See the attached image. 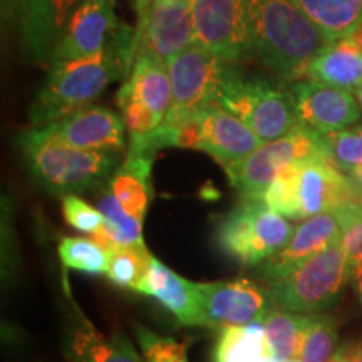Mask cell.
Listing matches in <instances>:
<instances>
[{
    "label": "cell",
    "instance_id": "20",
    "mask_svg": "<svg viewBox=\"0 0 362 362\" xmlns=\"http://www.w3.org/2000/svg\"><path fill=\"white\" fill-rule=\"evenodd\" d=\"M116 99L143 104L163 124L171 106V79L166 61L155 56H136Z\"/></svg>",
    "mask_w": 362,
    "mask_h": 362
},
{
    "label": "cell",
    "instance_id": "43",
    "mask_svg": "<svg viewBox=\"0 0 362 362\" xmlns=\"http://www.w3.org/2000/svg\"><path fill=\"white\" fill-rule=\"evenodd\" d=\"M327 362H341V354H339V351L336 352V354H334L332 359H329Z\"/></svg>",
    "mask_w": 362,
    "mask_h": 362
},
{
    "label": "cell",
    "instance_id": "18",
    "mask_svg": "<svg viewBox=\"0 0 362 362\" xmlns=\"http://www.w3.org/2000/svg\"><path fill=\"white\" fill-rule=\"evenodd\" d=\"M79 0H24L21 8V39L34 62H51Z\"/></svg>",
    "mask_w": 362,
    "mask_h": 362
},
{
    "label": "cell",
    "instance_id": "33",
    "mask_svg": "<svg viewBox=\"0 0 362 362\" xmlns=\"http://www.w3.org/2000/svg\"><path fill=\"white\" fill-rule=\"evenodd\" d=\"M62 215L66 223L78 232L94 235L104 223V215L99 208L90 206L88 202L78 194H66L62 197Z\"/></svg>",
    "mask_w": 362,
    "mask_h": 362
},
{
    "label": "cell",
    "instance_id": "9",
    "mask_svg": "<svg viewBox=\"0 0 362 362\" xmlns=\"http://www.w3.org/2000/svg\"><path fill=\"white\" fill-rule=\"evenodd\" d=\"M309 160H330L327 138L325 133L298 123L282 138L262 144L255 153L225 171L240 200H262L280 173Z\"/></svg>",
    "mask_w": 362,
    "mask_h": 362
},
{
    "label": "cell",
    "instance_id": "3",
    "mask_svg": "<svg viewBox=\"0 0 362 362\" xmlns=\"http://www.w3.org/2000/svg\"><path fill=\"white\" fill-rule=\"evenodd\" d=\"M17 146L33 178L61 197L101 187L117 170L116 153L74 148L54 138L45 126L22 131Z\"/></svg>",
    "mask_w": 362,
    "mask_h": 362
},
{
    "label": "cell",
    "instance_id": "38",
    "mask_svg": "<svg viewBox=\"0 0 362 362\" xmlns=\"http://www.w3.org/2000/svg\"><path fill=\"white\" fill-rule=\"evenodd\" d=\"M22 4H24V0H2L4 19H12L16 13L19 16Z\"/></svg>",
    "mask_w": 362,
    "mask_h": 362
},
{
    "label": "cell",
    "instance_id": "22",
    "mask_svg": "<svg viewBox=\"0 0 362 362\" xmlns=\"http://www.w3.org/2000/svg\"><path fill=\"white\" fill-rule=\"evenodd\" d=\"M153 160L155 158L143 153L128 151L124 163L111 176L107 187L126 214L139 221H144L153 200Z\"/></svg>",
    "mask_w": 362,
    "mask_h": 362
},
{
    "label": "cell",
    "instance_id": "32",
    "mask_svg": "<svg viewBox=\"0 0 362 362\" xmlns=\"http://www.w3.org/2000/svg\"><path fill=\"white\" fill-rule=\"evenodd\" d=\"M341 220L342 247L347 253L351 267L362 264V203H344L334 210Z\"/></svg>",
    "mask_w": 362,
    "mask_h": 362
},
{
    "label": "cell",
    "instance_id": "24",
    "mask_svg": "<svg viewBox=\"0 0 362 362\" xmlns=\"http://www.w3.org/2000/svg\"><path fill=\"white\" fill-rule=\"evenodd\" d=\"M214 362H270L272 354L267 342L264 324L225 327L216 339Z\"/></svg>",
    "mask_w": 362,
    "mask_h": 362
},
{
    "label": "cell",
    "instance_id": "27",
    "mask_svg": "<svg viewBox=\"0 0 362 362\" xmlns=\"http://www.w3.org/2000/svg\"><path fill=\"white\" fill-rule=\"evenodd\" d=\"M59 259L67 270L86 275H106L111 253L93 238L66 237L59 243Z\"/></svg>",
    "mask_w": 362,
    "mask_h": 362
},
{
    "label": "cell",
    "instance_id": "31",
    "mask_svg": "<svg viewBox=\"0 0 362 362\" xmlns=\"http://www.w3.org/2000/svg\"><path fill=\"white\" fill-rule=\"evenodd\" d=\"M144 362H188L187 346L171 337L160 336L143 325H136Z\"/></svg>",
    "mask_w": 362,
    "mask_h": 362
},
{
    "label": "cell",
    "instance_id": "26",
    "mask_svg": "<svg viewBox=\"0 0 362 362\" xmlns=\"http://www.w3.org/2000/svg\"><path fill=\"white\" fill-rule=\"evenodd\" d=\"M330 40L344 39L362 22V0H292Z\"/></svg>",
    "mask_w": 362,
    "mask_h": 362
},
{
    "label": "cell",
    "instance_id": "16",
    "mask_svg": "<svg viewBox=\"0 0 362 362\" xmlns=\"http://www.w3.org/2000/svg\"><path fill=\"white\" fill-rule=\"evenodd\" d=\"M54 138L79 149L119 153L126 146L123 116L103 106H90L44 124Z\"/></svg>",
    "mask_w": 362,
    "mask_h": 362
},
{
    "label": "cell",
    "instance_id": "30",
    "mask_svg": "<svg viewBox=\"0 0 362 362\" xmlns=\"http://www.w3.org/2000/svg\"><path fill=\"white\" fill-rule=\"evenodd\" d=\"M327 148L330 161L342 173L349 175L351 171L362 166V124H354L336 133H327Z\"/></svg>",
    "mask_w": 362,
    "mask_h": 362
},
{
    "label": "cell",
    "instance_id": "35",
    "mask_svg": "<svg viewBox=\"0 0 362 362\" xmlns=\"http://www.w3.org/2000/svg\"><path fill=\"white\" fill-rule=\"evenodd\" d=\"M202 116L200 111L183 119L168 136V146L183 149H200Z\"/></svg>",
    "mask_w": 362,
    "mask_h": 362
},
{
    "label": "cell",
    "instance_id": "10",
    "mask_svg": "<svg viewBox=\"0 0 362 362\" xmlns=\"http://www.w3.org/2000/svg\"><path fill=\"white\" fill-rule=\"evenodd\" d=\"M192 16L198 45L232 64L252 57L247 0H192Z\"/></svg>",
    "mask_w": 362,
    "mask_h": 362
},
{
    "label": "cell",
    "instance_id": "5",
    "mask_svg": "<svg viewBox=\"0 0 362 362\" xmlns=\"http://www.w3.org/2000/svg\"><path fill=\"white\" fill-rule=\"evenodd\" d=\"M262 202L288 220L304 221L356 202L349 176L330 160H309L291 166L272 181Z\"/></svg>",
    "mask_w": 362,
    "mask_h": 362
},
{
    "label": "cell",
    "instance_id": "1",
    "mask_svg": "<svg viewBox=\"0 0 362 362\" xmlns=\"http://www.w3.org/2000/svg\"><path fill=\"white\" fill-rule=\"evenodd\" d=\"M138 51V33L131 29L94 56L54 59L29 110L33 126H44L90 106L111 83L128 78Z\"/></svg>",
    "mask_w": 362,
    "mask_h": 362
},
{
    "label": "cell",
    "instance_id": "29",
    "mask_svg": "<svg viewBox=\"0 0 362 362\" xmlns=\"http://www.w3.org/2000/svg\"><path fill=\"white\" fill-rule=\"evenodd\" d=\"M337 349V327L330 315L310 314L297 362H327Z\"/></svg>",
    "mask_w": 362,
    "mask_h": 362
},
{
    "label": "cell",
    "instance_id": "4",
    "mask_svg": "<svg viewBox=\"0 0 362 362\" xmlns=\"http://www.w3.org/2000/svg\"><path fill=\"white\" fill-rule=\"evenodd\" d=\"M171 79V106L160 128L151 134L129 138V149L156 156L168 146V136L181 121L215 103L220 86L235 64L194 44L166 61Z\"/></svg>",
    "mask_w": 362,
    "mask_h": 362
},
{
    "label": "cell",
    "instance_id": "21",
    "mask_svg": "<svg viewBox=\"0 0 362 362\" xmlns=\"http://www.w3.org/2000/svg\"><path fill=\"white\" fill-rule=\"evenodd\" d=\"M64 352L69 362H144L124 334L106 336L86 320L69 330Z\"/></svg>",
    "mask_w": 362,
    "mask_h": 362
},
{
    "label": "cell",
    "instance_id": "25",
    "mask_svg": "<svg viewBox=\"0 0 362 362\" xmlns=\"http://www.w3.org/2000/svg\"><path fill=\"white\" fill-rule=\"evenodd\" d=\"M309 320V314H297V312L272 307L262 322L272 359L279 362H297Z\"/></svg>",
    "mask_w": 362,
    "mask_h": 362
},
{
    "label": "cell",
    "instance_id": "12",
    "mask_svg": "<svg viewBox=\"0 0 362 362\" xmlns=\"http://www.w3.org/2000/svg\"><path fill=\"white\" fill-rule=\"evenodd\" d=\"M117 19L115 0H81L71 13L52 59H78L103 52L128 30Z\"/></svg>",
    "mask_w": 362,
    "mask_h": 362
},
{
    "label": "cell",
    "instance_id": "6",
    "mask_svg": "<svg viewBox=\"0 0 362 362\" xmlns=\"http://www.w3.org/2000/svg\"><path fill=\"white\" fill-rule=\"evenodd\" d=\"M215 104L243 121L264 143L298 124L292 90L267 76L243 74L237 66L220 86Z\"/></svg>",
    "mask_w": 362,
    "mask_h": 362
},
{
    "label": "cell",
    "instance_id": "15",
    "mask_svg": "<svg viewBox=\"0 0 362 362\" xmlns=\"http://www.w3.org/2000/svg\"><path fill=\"white\" fill-rule=\"evenodd\" d=\"M341 237L342 226L336 211L312 216L297 226L291 242L282 250L270 257L269 260H265L264 264L255 267L253 272H255L262 285H270L284 279L285 275L296 270L298 265L312 259L324 248L332 245Z\"/></svg>",
    "mask_w": 362,
    "mask_h": 362
},
{
    "label": "cell",
    "instance_id": "8",
    "mask_svg": "<svg viewBox=\"0 0 362 362\" xmlns=\"http://www.w3.org/2000/svg\"><path fill=\"white\" fill-rule=\"evenodd\" d=\"M296 232L288 218L262 200H240L215 230V243L223 255L255 269L291 242Z\"/></svg>",
    "mask_w": 362,
    "mask_h": 362
},
{
    "label": "cell",
    "instance_id": "34",
    "mask_svg": "<svg viewBox=\"0 0 362 362\" xmlns=\"http://www.w3.org/2000/svg\"><path fill=\"white\" fill-rule=\"evenodd\" d=\"M98 208L99 211L106 216V220H110L116 228H119L134 245H144L143 221L136 220L134 216L126 214L119 203H117L116 198L112 197L110 189L103 192L101 197H99Z\"/></svg>",
    "mask_w": 362,
    "mask_h": 362
},
{
    "label": "cell",
    "instance_id": "2",
    "mask_svg": "<svg viewBox=\"0 0 362 362\" xmlns=\"http://www.w3.org/2000/svg\"><path fill=\"white\" fill-rule=\"evenodd\" d=\"M250 56L280 79L305 78L307 67L334 40L292 0H247Z\"/></svg>",
    "mask_w": 362,
    "mask_h": 362
},
{
    "label": "cell",
    "instance_id": "39",
    "mask_svg": "<svg viewBox=\"0 0 362 362\" xmlns=\"http://www.w3.org/2000/svg\"><path fill=\"white\" fill-rule=\"evenodd\" d=\"M351 280L354 284L357 293H359V298L362 302V264H356L351 267Z\"/></svg>",
    "mask_w": 362,
    "mask_h": 362
},
{
    "label": "cell",
    "instance_id": "42",
    "mask_svg": "<svg viewBox=\"0 0 362 362\" xmlns=\"http://www.w3.org/2000/svg\"><path fill=\"white\" fill-rule=\"evenodd\" d=\"M354 93H356L357 103H359V106H361V110H362V86H361V88H357V89L354 90Z\"/></svg>",
    "mask_w": 362,
    "mask_h": 362
},
{
    "label": "cell",
    "instance_id": "13",
    "mask_svg": "<svg viewBox=\"0 0 362 362\" xmlns=\"http://www.w3.org/2000/svg\"><path fill=\"white\" fill-rule=\"evenodd\" d=\"M136 56H155L168 61L176 54L197 44L192 0L153 2L146 16L138 22Z\"/></svg>",
    "mask_w": 362,
    "mask_h": 362
},
{
    "label": "cell",
    "instance_id": "23",
    "mask_svg": "<svg viewBox=\"0 0 362 362\" xmlns=\"http://www.w3.org/2000/svg\"><path fill=\"white\" fill-rule=\"evenodd\" d=\"M305 79L354 93L362 86V52L347 39L334 40L310 62Z\"/></svg>",
    "mask_w": 362,
    "mask_h": 362
},
{
    "label": "cell",
    "instance_id": "11",
    "mask_svg": "<svg viewBox=\"0 0 362 362\" xmlns=\"http://www.w3.org/2000/svg\"><path fill=\"white\" fill-rule=\"evenodd\" d=\"M206 327H235L264 322L274 307L265 285L248 279L198 284Z\"/></svg>",
    "mask_w": 362,
    "mask_h": 362
},
{
    "label": "cell",
    "instance_id": "44",
    "mask_svg": "<svg viewBox=\"0 0 362 362\" xmlns=\"http://www.w3.org/2000/svg\"><path fill=\"white\" fill-rule=\"evenodd\" d=\"M166 2H173V0H155V4H166Z\"/></svg>",
    "mask_w": 362,
    "mask_h": 362
},
{
    "label": "cell",
    "instance_id": "37",
    "mask_svg": "<svg viewBox=\"0 0 362 362\" xmlns=\"http://www.w3.org/2000/svg\"><path fill=\"white\" fill-rule=\"evenodd\" d=\"M347 176H349L351 187H352V192H354L356 202L362 203V166L356 168L354 171H351V173Z\"/></svg>",
    "mask_w": 362,
    "mask_h": 362
},
{
    "label": "cell",
    "instance_id": "14",
    "mask_svg": "<svg viewBox=\"0 0 362 362\" xmlns=\"http://www.w3.org/2000/svg\"><path fill=\"white\" fill-rule=\"evenodd\" d=\"M291 90L298 123L320 133H336L351 128L361 119L362 110L352 90L310 79L297 81Z\"/></svg>",
    "mask_w": 362,
    "mask_h": 362
},
{
    "label": "cell",
    "instance_id": "40",
    "mask_svg": "<svg viewBox=\"0 0 362 362\" xmlns=\"http://www.w3.org/2000/svg\"><path fill=\"white\" fill-rule=\"evenodd\" d=\"M344 39H347L351 44H354L356 47L362 52V22H359V24H357Z\"/></svg>",
    "mask_w": 362,
    "mask_h": 362
},
{
    "label": "cell",
    "instance_id": "28",
    "mask_svg": "<svg viewBox=\"0 0 362 362\" xmlns=\"http://www.w3.org/2000/svg\"><path fill=\"white\" fill-rule=\"evenodd\" d=\"M153 255L146 247H124L111 253L106 277L116 287L141 292Z\"/></svg>",
    "mask_w": 362,
    "mask_h": 362
},
{
    "label": "cell",
    "instance_id": "19",
    "mask_svg": "<svg viewBox=\"0 0 362 362\" xmlns=\"http://www.w3.org/2000/svg\"><path fill=\"white\" fill-rule=\"evenodd\" d=\"M139 293L160 302L170 314L175 315L180 324L206 327L198 284L181 277L155 257L149 264L146 279Z\"/></svg>",
    "mask_w": 362,
    "mask_h": 362
},
{
    "label": "cell",
    "instance_id": "36",
    "mask_svg": "<svg viewBox=\"0 0 362 362\" xmlns=\"http://www.w3.org/2000/svg\"><path fill=\"white\" fill-rule=\"evenodd\" d=\"M339 354H341V362H362V342L344 347Z\"/></svg>",
    "mask_w": 362,
    "mask_h": 362
},
{
    "label": "cell",
    "instance_id": "7",
    "mask_svg": "<svg viewBox=\"0 0 362 362\" xmlns=\"http://www.w3.org/2000/svg\"><path fill=\"white\" fill-rule=\"evenodd\" d=\"M351 264L341 238L277 282L265 285L272 304L297 314H322L341 297Z\"/></svg>",
    "mask_w": 362,
    "mask_h": 362
},
{
    "label": "cell",
    "instance_id": "17",
    "mask_svg": "<svg viewBox=\"0 0 362 362\" xmlns=\"http://www.w3.org/2000/svg\"><path fill=\"white\" fill-rule=\"evenodd\" d=\"M202 116V144L200 151L215 158L223 168L237 165L262 144H265L238 117L230 115L218 104L211 103L200 111Z\"/></svg>",
    "mask_w": 362,
    "mask_h": 362
},
{
    "label": "cell",
    "instance_id": "41",
    "mask_svg": "<svg viewBox=\"0 0 362 362\" xmlns=\"http://www.w3.org/2000/svg\"><path fill=\"white\" fill-rule=\"evenodd\" d=\"M153 2L155 0H134V7H136V13H138V22L146 16L149 8H151Z\"/></svg>",
    "mask_w": 362,
    "mask_h": 362
}]
</instances>
